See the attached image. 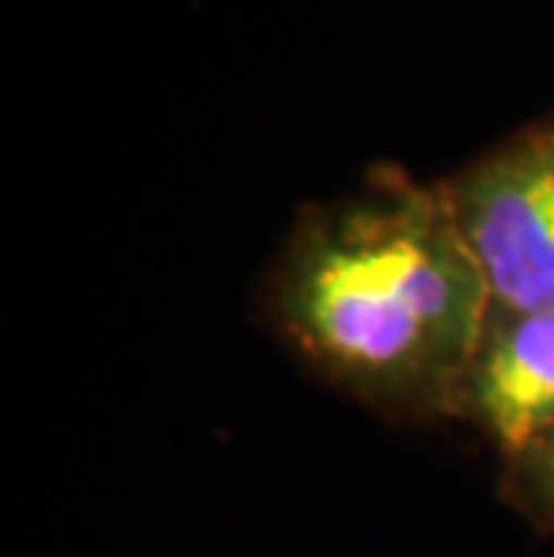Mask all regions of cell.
I'll list each match as a JSON object with an SVG mask.
<instances>
[{"instance_id": "2", "label": "cell", "mask_w": 554, "mask_h": 557, "mask_svg": "<svg viewBox=\"0 0 554 557\" xmlns=\"http://www.w3.org/2000/svg\"><path fill=\"white\" fill-rule=\"evenodd\" d=\"M490 292V313L554 310V115L443 181Z\"/></svg>"}, {"instance_id": "4", "label": "cell", "mask_w": 554, "mask_h": 557, "mask_svg": "<svg viewBox=\"0 0 554 557\" xmlns=\"http://www.w3.org/2000/svg\"><path fill=\"white\" fill-rule=\"evenodd\" d=\"M501 500L544 536H554V429L512 465H501Z\"/></svg>"}, {"instance_id": "3", "label": "cell", "mask_w": 554, "mask_h": 557, "mask_svg": "<svg viewBox=\"0 0 554 557\" xmlns=\"http://www.w3.org/2000/svg\"><path fill=\"white\" fill-rule=\"evenodd\" d=\"M454 421L487 438L501 465L529 454L554 429V310L487 317Z\"/></svg>"}, {"instance_id": "1", "label": "cell", "mask_w": 554, "mask_h": 557, "mask_svg": "<svg viewBox=\"0 0 554 557\" xmlns=\"http://www.w3.org/2000/svg\"><path fill=\"white\" fill-rule=\"evenodd\" d=\"M263 302L306 371L396 421H454L490 317L443 181L399 165L299 212Z\"/></svg>"}]
</instances>
